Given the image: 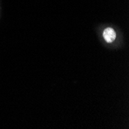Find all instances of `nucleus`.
Here are the masks:
<instances>
[{
    "instance_id": "1",
    "label": "nucleus",
    "mask_w": 129,
    "mask_h": 129,
    "mask_svg": "<svg viewBox=\"0 0 129 129\" xmlns=\"http://www.w3.org/2000/svg\"><path fill=\"white\" fill-rule=\"evenodd\" d=\"M103 37L108 43H112L116 38V33L114 30L111 28H107L104 30Z\"/></svg>"
}]
</instances>
